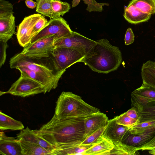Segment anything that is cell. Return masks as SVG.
<instances>
[{"instance_id":"6da1fadb","label":"cell","mask_w":155,"mask_h":155,"mask_svg":"<svg viewBox=\"0 0 155 155\" xmlns=\"http://www.w3.org/2000/svg\"><path fill=\"white\" fill-rule=\"evenodd\" d=\"M84 118L60 120L54 115L36 131L54 147L67 144H81L85 139Z\"/></svg>"},{"instance_id":"7a4b0ae2","label":"cell","mask_w":155,"mask_h":155,"mask_svg":"<svg viewBox=\"0 0 155 155\" xmlns=\"http://www.w3.org/2000/svg\"><path fill=\"white\" fill-rule=\"evenodd\" d=\"M96 42L81 62L100 73L107 74L117 70L122 61L119 48L111 45L106 38L99 39Z\"/></svg>"},{"instance_id":"3957f363","label":"cell","mask_w":155,"mask_h":155,"mask_svg":"<svg viewBox=\"0 0 155 155\" xmlns=\"http://www.w3.org/2000/svg\"><path fill=\"white\" fill-rule=\"evenodd\" d=\"M100 110L84 101L81 97L71 92L63 91L56 102L54 115L60 120L72 118H85L100 112Z\"/></svg>"},{"instance_id":"277c9868","label":"cell","mask_w":155,"mask_h":155,"mask_svg":"<svg viewBox=\"0 0 155 155\" xmlns=\"http://www.w3.org/2000/svg\"><path fill=\"white\" fill-rule=\"evenodd\" d=\"M40 59L28 58L19 53L10 58V67L12 69H16L19 67H25L42 75L58 84L63 73L57 72L52 65H46L41 63Z\"/></svg>"},{"instance_id":"5b68a950","label":"cell","mask_w":155,"mask_h":155,"mask_svg":"<svg viewBox=\"0 0 155 155\" xmlns=\"http://www.w3.org/2000/svg\"><path fill=\"white\" fill-rule=\"evenodd\" d=\"M86 55L74 48L54 47L50 53V58L54 70L63 73L74 64L81 62Z\"/></svg>"},{"instance_id":"8992f818","label":"cell","mask_w":155,"mask_h":155,"mask_svg":"<svg viewBox=\"0 0 155 155\" xmlns=\"http://www.w3.org/2000/svg\"><path fill=\"white\" fill-rule=\"evenodd\" d=\"M155 13V0H132L124 7V16L128 22L137 24L147 21Z\"/></svg>"},{"instance_id":"52a82bcc","label":"cell","mask_w":155,"mask_h":155,"mask_svg":"<svg viewBox=\"0 0 155 155\" xmlns=\"http://www.w3.org/2000/svg\"><path fill=\"white\" fill-rule=\"evenodd\" d=\"M46 93L45 87L28 76L21 74L20 77L11 85L8 90L0 92V95L6 94L25 97Z\"/></svg>"},{"instance_id":"ba28073f","label":"cell","mask_w":155,"mask_h":155,"mask_svg":"<svg viewBox=\"0 0 155 155\" xmlns=\"http://www.w3.org/2000/svg\"><path fill=\"white\" fill-rule=\"evenodd\" d=\"M67 22L63 18H51L42 29L31 39L32 43L42 38L54 35L56 40L68 36L72 34Z\"/></svg>"},{"instance_id":"9c48e42d","label":"cell","mask_w":155,"mask_h":155,"mask_svg":"<svg viewBox=\"0 0 155 155\" xmlns=\"http://www.w3.org/2000/svg\"><path fill=\"white\" fill-rule=\"evenodd\" d=\"M96 43V41L73 31L72 34L68 36L55 40L54 45L55 47L74 48L80 51L86 56Z\"/></svg>"},{"instance_id":"30bf717a","label":"cell","mask_w":155,"mask_h":155,"mask_svg":"<svg viewBox=\"0 0 155 155\" xmlns=\"http://www.w3.org/2000/svg\"><path fill=\"white\" fill-rule=\"evenodd\" d=\"M55 40L54 35L42 38L26 45L20 53L31 58L48 57L54 47V45Z\"/></svg>"},{"instance_id":"8fae6325","label":"cell","mask_w":155,"mask_h":155,"mask_svg":"<svg viewBox=\"0 0 155 155\" xmlns=\"http://www.w3.org/2000/svg\"><path fill=\"white\" fill-rule=\"evenodd\" d=\"M131 106L140 112L147 103L155 101V89L143 82L141 86L131 92Z\"/></svg>"},{"instance_id":"7c38bea8","label":"cell","mask_w":155,"mask_h":155,"mask_svg":"<svg viewBox=\"0 0 155 155\" xmlns=\"http://www.w3.org/2000/svg\"><path fill=\"white\" fill-rule=\"evenodd\" d=\"M41 15L39 14H35L25 17L18 26L16 36L21 46L24 48L31 43V33Z\"/></svg>"},{"instance_id":"4fadbf2b","label":"cell","mask_w":155,"mask_h":155,"mask_svg":"<svg viewBox=\"0 0 155 155\" xmlns=\"http://www.w3.org/2000/svg\"><path fill=\"white\" fill-rule=\"evenodd\" d=\"M116 117L109 120L103 136L111 141L114 145L121 142L125 133L128 130V127L118 124Z\"/></svg>"},{"instance_id":"5bb4252c","label":"cell","mask_w":155,"mask_h":155,"mask_svg":"<svg viewBox=\"0 0 155 155\" xmlns=\"http://www.w3.org/2000/svg\"><path fill=\"white\" fill-rule=\"evenodd\" d=\"M0 154L2 155H23L20 142L15 138L0 133Z\"/></svg>"},{"instance_id":"9a60e30c","label":"cell","mask_w":155,"mask_h":155,"mask_svg":"<svg viewBox=\"0 0 155 155\" xmlns=\"http://www.w3.org/2000/svg\"><path fill=\"white\" fill-rule=\"evenodd\" d=\"M109 120L106 115L101 112L89 115L84 118L85 138L98 129L106 127Z\"/></svg>"},{"instance_id":"2e32d148","label":"cell","mask_w":155,"mask_h":155,"mask_svg":"<svg viewBox=\"0 0 155 155\" xmlns=\"http://www.w3.org/2000/svg\"><path fill=\"white\" fill-rule=\"evenodd\" d=\"M16 138L18 140H22L37 144L51 153L54 149L53 146L40 135L36 130H31L28 127L21 130Z\"/></svg>"},{"instance_id":"e0dca14e","label":"cell","mask_w":155,"mask_h":155,"mask_svg":"<svg viewBox=\"0 0 155 155\" xmlns=\"http://www.w3.org/2000/svg\"><path fill=\"white\" fill-rule=\"evenodd\" d=\"M94 144L87 145L67 144L59 145L54 147V149L51 153V155H83L85 151L92 146Z\"/></svg>"},{"instance_id":"ac0fdd59","label":"cell","mask_w":155,"mask_h":155,"mask_svg":"<svg viewBox=\"0 0 155 155\" xmlns=\"http://www.w3.org/2000/svg\"><path fill=\"white\" fill-rule=\"evenodd\" d=\"M15 28L13 14L0 18V41L7 42L15 33Z\"/></svg>"},{"instance_id":"d6986e66","label":"cell","mask_w":155,"mask_h":155,"mask_svg":"<svg viewBox=\"0 0 155 155\" xmlns=\"http://www.w3.org/2000/svg\"><path fill=\"white\" fill-rule=\"evenodd\" d=\"M112 142L101 136L98 140L85 150L84 155H107L114 147Z\"/></svg>"},{"instance_id":"ffe728a7","label":"cell","mask_w":155,"mask_h":155,"mask_svg":"<svg viewBox=\"0 0 155 155\" xmlns=\"http://www.w3.org/2000/svg\"><path fill=\"white\" fill-rule=\"evenodd\" d=\"M22 74L35 80L42 84L45 87L46 92H49L52 89H55L58 84L47 78L35 71L22 67L16 68Z\"/></svg>"},{"instance_id":"44dd1931","label":"cell","mask_w":155,"mask_h":155,"mask_svg":"<svg viewBox=\"0 0 155 155\" xmlns=\"http://www.w3.org/2000/svg\"><path fill=\"white\" fill-rule=\"evenodd\" d=\"M155 131L141 135L131 134L129 130L124 136L121 142L129 146L137 147L149 141L154 136Z\"/></svg>"},{"instance_id":"7402d4cb","label":"cell","mask_w":155,"mask_h":155,"mask_svg":"<svg viewBox=\"0 0 155 155\" xmlns=\"http://www.w3.org/2000/svg\"><path fill=\"white\" fill-rule=\"evenodd\" d=\"M141 75L143 82L155 89V64L148 60L141 67Z\"/></svg>"},{"instance_id":"603a6c76","label":"cell","mask_w":155,"mask_h":155,"mask_svg":"<svg viewBox=\"0 0 155 155\" xmlns=\"http://www.w3.org/2000/svg\"><path fill=\"white\" fill-rule=\"evenodd\" d=\"M24 126L21 122L15 120L12 117L0 112V129L3 131L22 130Z\"/></svg>"},{"instance_id":"cb8c5ba5","label":"cell","mask_w":155,"mask_h":155,"mask_svg":"<svg viewBox=\"0 0 155 155\" xmlns=\"http://www.w3.org/2000/svg\"><path fill=\"white\" fill-rule=\"evenodd\" d=\"M23 155H51V152L36 143L22 140H19Z\"/></svg>"},{"instance_id":"d4e9b609","label":"cell","mask_w":155,"mask_h":155,"mask_svg":"<svg viewBox=\"0 0 155 155\" xmlns=\"http://www.w3.org/2000/svg\"><path fill=\"white\" fill-rule=\"evenodd\" d=\"M132 134L141 135L155 131V121L141 122L128 127Z\"/></svg>"},{"instance_id":"484cf974","label":"cell","mask_w":155,"mask_h":155,"mask_svg":"<svg viewBox=\"0 0 155 155\" xmlns=\"http://www.w3.org/2000/svg\"><path fill=\"white\" fill-rule=\"evenodd\" d=\"M138 151L136 147L129 146L121 142L114 145L107 155H134L136 154Z\"/></svg>"},{"instance_id":"4316f807","label":"cell","mask_w":155,"mask_h":155,"mask_svg":"<svg viewBox=\"0 0 155 155\" xmlns=\"http://www.w3.org/2000/svg\"><path fill=\"white\" fill-rule=\"evenodd\" d=\"M139 115L140 122L155 121V101L146 104L139 113Z\"/></svg>"},{"instance_id":"83f0119b","label":"cell","mask_w":155,"mask_h":155,"mask_svg":"<svg viewBox=\"0 0 155 155\" xmlns=\"http://www.w3.org/2000/svg\"><path fill=\"white\" fill-rule=\"evenodd\" d=\"M53 12V18H57L63 16L69 11L70 5L66 2H63L61 0H51Z\"/></svg>"},{"instance_id":"f1b7e54d","label":"cell","mask_w":155,"mask_h":155,"mask_svg":"<svg viewBox=\"0 0 155 155\" xmlns=\"http://www.w3.org/2000/svg\"><path fill=\"white\" fill-rule=\"evenodd\" d=\"M51 0H36V12L43 15L53 18Z\"/></svg>"},{"instance_id":"f546056e","label":"cell","mask_w":155,"mask_h":155,"mask_svg":"<svg viewBox=\"0 0 155 155\" xmlns=\"http://www.w3.org/2000/svg\"><path fill=\"white\" fill-rule=\"evenodd\" d=\"M81 0H72V7H74L78 5ZM84 3L87 5L86 10L89 12H101L103 10V6H109L108 3H99L95 0H82Z\"/></svg>"},{"instance_id":"4dcf8cb0","label":"cell","mask_w":155,"mask_h":155,"mask_svg":"<svg viewBox=\"0 0 155 155\" xmlns=\"http://www.w3.org/2000/svg\"><path fill=\"white\" fill-rule=\"evenodd\" d=\"M116 117V122L118 124L128 127L140 122L139 120L130 118L125 112Z\"/></svg>"},{"instance_id":"1f68e13d","label":"cell","mask_w":155,"mask_h":155,"mask_svg":"<svg viewBox=\"0 0 155 155\" xmlns=\"http://www.w3.org/2000/svg\"><path fill=\"white\" fill-rule=\"evenodd\" d=\"M13 5L9 1L0 0V18L13 14Z\"/></svg>"},{"instance_id":"d6a6232c","label":"cell","mask_w":155,"mask_h":155,"mask_svg":"<svg viewBox=\"0 0 155 155\" xmlns=\"http://www.w3.org/2000/svg\"><path fill=\"white\" fill-rule=\"evenodd\" d=\"M106 127L100 128L94 131L86 138L81 143V144L87 145L94 143L99 140L103 134Z\"/></svg>"},{"instance_id":"836d02e7","label":"cell","mask_w":155,"mask_h":155,"mask_svg":"<svg viewBox=\"0 0 155 155\" xmlns=\"http://www.w3.org/2000/svg\"><path fill=\"white\" fill-rule=\"evenodd\" d=\"M48 22L47 19L41 15L32 29L30 35L31 40L42 29Z\"/></svg>"},{"instance_id":"e575fe53","label":"cell","mask_w":155,"mask_h":155,"mask_svg":"<svg viewBox=\"0 0 155 155\" xmlns=\"http://www.w3.org/2000/svg\"><path fill=\"white\" fill-rule=\"evenodd\" d=\"M8 47L7 42L0 41V68L4 65L5 61Z\"/></svg>"},{"instance_id":"d590c367","label":"cell","mask_w":155,"mask_h":155,"mask_svg":"<svg viewBox=\"0 0 155 155\" xmlns=\"http://www.w3.org/2000/svg\"><path fill=\"white\" fill-rule=\"evenodd\" d=\"M136 147L138 150H150L155 148V134L153 138L141 146Z\"/></svg>"},{"instance_id":"8d00e7d4","label":"cell","mask_w":155,"mask_h":155,"mask_svg":"<svg viewBox=\"0 0 155 155\" xmlns=\"http://www.w3.org/2000/svg\"><path fill=\"white\" fill-rule=\"evenodd\" d=\"M135 36L132 29L128 28L126 32L125 37V44L126 45L132 44L134 41Z\"/></svg>"},{"instance_id":"74e56055","label":"cell","mask_w":155,"mask_h":155,"mask_svg":"<svg viewBox=\"0 0 155 155\" xmlns=\"http://www.w3.org/2000/svg\"><path fill=\"white\" fill-rule=\"evenodd\" d=\"M125 113L130 118L140 120L139 114L134 107H132L130 109L125 112Z\"/></svg>"},{"instance_id":"f35d334b","label":"cell","mask_w":155,"mask_h":155,"mask_svg":"<svg viewBox=\"0 0 155 155\" xmlns=\"http://www.w3.org/2000/svg\"><path fill=\"white\" fill-rule=\"evenodd\" d=\"M25 3L26 6L30 8L33 9L36 7V2L32 0H25Z\"/></svg>"},{"instance_id":"ab89813d","label":"cell","mask_w":155,"mask_h":155,"mask_svg":"<svg viewBox=\"0 0 155 155\" xmlns=\"http://www.w3.org/2000/svg\"><path fill=\"white\" fill-rule=\"evenodd\" d=\"M149 153L150 154L155 155V148L149 150Z\"/></svg>"},{"instance_id":"60d3db41","label":"cell","mask_w":155,"mask_h":155,"mask_svg":"<svg viewBox=\"0 0 155 155\" xmlns=\"http://www.w3.org/2000/svg\"><path fill=\"white\" fill-rule=\"evenodd\" d=\"M154 63H155V62H154Z\"/></svg>"}]
</instances>
